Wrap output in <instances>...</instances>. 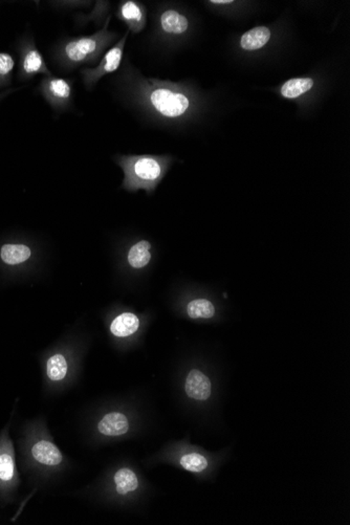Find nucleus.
Returning a JSON list of instances; mask_svg holds the SVG:
<instances>
[{"label":"nucleus","instance_id":"5","mask_svg":"<svg viewBox=\"0 0 350 525\" xmlns=\"http://www.w3.org/2000/svg\"><path fill=\"white\" fill-rule=\"evenodd\" d=\"M42 96L56 109L66 108L72 99V86L68 80L50 76L41 82Z\"/></svg>","mask_w":350,"mask_h":525},{"label":"nucleus","instance_id":"7","mask_svg":"<svg viewBox=\"0 0 350 525\" xmlns=\"http://www.w3.org/2000/svg\"><path fill=\"white\" fill-rule=\"evenodd\" d=\"M120 18L127 24L130 31L140 33L146 26V10L140 3L127 0L121 5Z\"/></svg>","mask_w":350,"mask_h":525},{"label":"nucleus","instance_id":"23","mask_svg":"<svg viewBox=\"0 0 350 525\" xmlns=\"http://www.w3.org/2000/svg\"><path fill=\"white\" fill-rule=\"evenodd\" d=\"M233 3H234L233 0H212V1H210V3L215 6H227L231 5Z\"/></svg>","mask_w":350,"mask_h":525},{"label":"nucleus","instance_id":"17","mask_svg":"<svg viewBox=\"0 0 350 525\" xmlns=\"http://www.w3.org/2000/svg\"><path fill=\"white\" fill-rule=\"evenodd\" d=\"M150 248L152 244L146 240H142L134 244L128 253V261L130 266H134V268H142L146 266L152 259Z\"/></svg>","mask_w":350,"mask_h":525},{"label":"nucleus","instance_id":"22","mask_svg":"<svg viewBox=\"0 0 350 525\" xmlns=\"http://www.w3.org/2000/svg\"><path fill=\"white\" fill-rule=\"evenodd\" d=\"M15 476V462L9 452L0 453V482H10Z\"/></svg>","mask_w":350,"mask_h":525},{"label":"nucleus","instance_id":"8","mask_svg":"<svg viewBox=\"0 0 350 525\" xmlns=\"http://www.w3.org/2000/svg\"><path fill=\"white\" fill-rule=\"evenodd\" d=\"M185 391L190 399L207 401L211 395L210 379L202 371L191 370L186 379Z\"/></svg>","mask_w":350,"mask_h":525},{"label":"nucleus","instance_id":"20","mask_svg":"<svg viewBox=\"0 0 350 525\" xmlns=\"http://www.w3.org/2000/svg\"><path fill=\"white\" fill-rule=\"evenodd\" d=\"M15 68V60L9 52H0V88L11 84L12 74Z\"/></svg>","mask_w":350,"mask_h":525},{"label":"nucleus","instance_id":"4","mask_svg":"<svg viewBox=\"0 0 350 525\" xmlns=\"http://www.w3.org/2000/svg\"><path fill=\"white\" fill-rule=\"evenodd\" d=\"M128 33L125 34L121 40H119L116 46H112L108 52H105L104 57L98 66L94 68H84L81 70L82 78L86 88H92L99 81L101 80L106 75L116 72L120 68L122 62L123 52H124L125 44L127 40Z\"/></svg>","mask_w":350,"mask_h":525},{"label":"nucleus","instance_id":"9","mask_svg":"<svg viewBox=\"0 0 350 525\" xmlns=\"http://www.w3.org/2000/svg\"><path fill=\"white\" fill-rule=\"evenodd\" d=\"M99 432L106 436H121L130 430L127 417L120 412L106 414L98 426Z\"/></svg>","mask_w":350,"mask_h":525},{"label":"nucleus","instance_id":"14","mask_svg":"<svg viewBox=\"0 0 350 525\" xmlns=\"http://www.w3.org/2000/svg\"><path fill=\"white\" fill-rule=\"evenodd\" d=\"M313 80L311 78H293L283 83L280 94L285 99H297L309 92L313 88Z\"/></svg>","mask_w":350,"mask_h":525},{"label":"nucleus","instance_id":"12","mask_svg":"<svg viewBox=\"0 0 350 525\" xmlns=\"http://www.w3.org/2000/svg\"><path fill=\"white\" fill-rule=\"evenodd\" d=\"M271 39V30L267 26H256L245 32L240 38V48L245 50H258L265 48Z\"/></svg>","mask_w":350,"mask_h":525},{"label":"nucleus","instance_id":"24","mask_svg":"<svg viewBox=\"0 0 350 525\" xmlns=\"http://www.w3.org/2000/svg\"><path fill=\"white\" fill-rule=\"evenodd\" d=\"M16 90H5V92H0V101L3 100V98H6V97L8 96V95H11L12 92H15Z\"/></svg>","mask_w":350,"mask_h":525},{"label":"nucleus","instance_id":"21","mask_svg":"<svg viewBox=\"0 0 350 525\" xmlns=\"http://www.w3.org/2000/svg\"><path fill=\"white\" fill-rule=\"evenodd\" d=\"M181 466L192 473H200L208 468V459L202 454L189 453L181 458Z\"/></svg>","mask_w":350,"mask_h":525},{"label":"nucleus","instance_id":"15","mask_svg":"<svg viewBox=\"0 0 350 525\" xmlns=\"http://www.w3.org/2000/svg\"><path fill=\"white\" fill-rule=\"evenodd\" d=\"M0 256L6 264H19L29 259L31 250L23 244H6L1 248Z\"/></svg>","mask_w":350,"mask_h":525},{"label":"nucleus","instance_id":"3","mask_svg":"<svg viewBox=\"0 0 350 525\" xmlns=\"http://www.w3.org/2000/svg\"><path fill=\"white\" fill-rule=\"evenodd\" d=\"M110 21V18L106 20L103 28L94 35L83 36L68 41L62 52L64 61L72 66L96 61L116 38V34L107 30Z\"/></svg>","mask_w":350,"mask_h":525},{"label":"nucleus","instance_id":"19","mask_svg":"<svg viewBox=\"0 0 350 525\" xmlns=\"http://www.w3.org/2000/svg\"><path fill=\"white\" fill-rule=\"evenodd\" d=\"M46 373L51 381H61L68 373V362L62 355H55L48 361Z\"/></svg>","mask_w":350,"mask_h":525},{"label":"nucleus","instance_id":"11","mask_svg":"<svg viewBox=\"0 0 350 525\" xmlns=\"http://www.w3.org/2000/svg\"><path fill=\"white\" fill-rule=\"evenodd\" d=\"M32 455L36 462L45 466H58L62 462L61 452L48 440H39L34 444Z\"/></svg>","mask_w":350,"mask_h":525},{"label":"nucleus","instance_id":"13","mask_svg":"<svg viewBox=\"0 0 350 525\" xmlns=\"http://www.w3.org/2000/svg\"><path fill=\"white\" fill-rule=\"evenodd\" d=\"M140 326L138 317L132 313H124L114 319L110 326L112 334L119 338H125L134 335Z\"/></svg>","mask_w":350,"mask_h":525},{"label":"nucleus","instance_id":"6","mask_svg":"<svg viewBox=\"0 0 350 525\" xmlns=\"http://www.w3.org/2000/svg\"><path fill=\"white\" fill-rule=\"evenodd\" d=\"M20 66H21V75L24 78H30L36 75L53 76L51 70L46 66L41 52L38 50L33 41H27L22 44Z\"/></svg>","mask_w":350,"mask_h":525},{"label":"nucleus","instance_id":"1","mask_svg":"<svg viewBox=\"0 0 350 525\" xmlns=\"http://www.w3.org/2000/svg\"><path fill=\"white\" fill-rule=\"evenodd\" d=\"M170 159L156 155H130L121 157L119 165L125 173L123 187L130 191L138 189L154 191L168 170Z\"/></svg>","mask_w":350,"mask_h":525},{"label":"nucleus","instance_id":"2","mask_svg":"<svg viewBox=\"0 0 350 525\" xmlns=\"http://www.w3.org/2000/svg\"><path fill=\"white\" fill-rule=\"evenodd\" d=\"M145 96L154 112L167 119L185 116L192 105L184 88L169 81L148 79Z\"/></svg>","mask_w":350,"mask_h":525},{"label":"nucleus","instance_id":"10","mask_svg":"<svg viewBox=\"0 0 350 525\" xmlns=\"http://www.w3.org/2000/svg\"><path fill=\"white\" fill-rule=\"evenodd\" d=\"M161 28L169 35H183L189 29V20L176 10H167L161 15Z\"/></svg>","mask_w":350,"mask_h":525},{"label":"nucleus","instance_id":"18","mask_svg":"<svg viewBox=\"0 0 350 525\" xmlns=\"http://www.w3.org/2000/svg\"><path fill=\"white\" fill-rule=\"evenodd\" d=\"M187 313L192 319H210L215 315V308L207 299H195L189 303Z\"/></svg>","mask_w":350,"mask_h":525},{"label":"nucleus","instance_id":"16","mask_svg":"<svg viewBox=\"0 0 350 525\" xmlns=\"http://www.w3.org/2000/svg\"><path fill=\"white\" fill-rule=\"evenodd\" d=\"M114 482H116V492L120 495H126L128 493L134 492L138 486V480L136 473L127 468H120L114 474Z\"/></svg>","mask_w":350,"mask_h":525}]
</instances>
